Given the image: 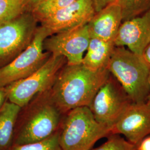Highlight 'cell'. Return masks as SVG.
Masks as SVG:
<instances>
[{
  "instance_id": "obj_26",
  "label": "cell",
  "mask_w": 150,
  "mask_h": 150,
  "mask_svg": "<svg viewBox=\"0 0 150 150\" xmlns=\"http://www.w3.org/2000/svg\"><path fill=\"white\" fill-rule=\"evenodd\" d=\"M149 87H150V90H149V95H148V97H147V101L146 103L149 105L150 106V78H149Z\"/></svg>"
},
{
  "instance_id": "obj_15",
  "label": "cell",
  "mask_w": 150,
  "mask_h": 150,
  "mask_svg": "<svg viewBox=\"0 0 150 150\" xmlns=\"http://www.w3.org/2000/svg\"><path fill=\"white\" fill-rule=\"evenodd\" d=\"M21 109L7 100L0 108V150H9L11 148L16 120Z\"/></svg>"
},
{
  "instance_id": "obj_25",
  "label": "cell",
  "mask_w": 150,
  "mask_h": 150,
  "mask_svg": "<svg viewBox=\"0 0 150 150\" xmlns=\"http://www.w3.org/2000/svg\"><path fill=\"white\" fill-rule=\"evenodd\" d=\"M142 57L150 65V43L145 48L142 54Z\"/></svg>"
},
{
  "instance_id": "obj_19",
  "label": "cell",
  "mask_w": 150,
  "mask_h": 150,
  "mask_svg": "<svg viewBox=\"0 0 150 150\" xmlns=\"http://www.w3.org/2000/svg\"><path fill=\"white\" fill-rule=\"evenodd\" d=\"M25 12L24 0H0V23L13 20Z\"/></svg>"
},
{
  "instance_id": "obj_13",
  "label": "cell",
  "mask_w": 150,
  "mask_h": 150,
  "mask_svg": "<svg viewBox=\"0 0 150 150\" xmlns=\"http://www.w3.org/2000/svg\"><path fill=\"white\" fill-rule=\"evenodd\" d=\"M123 22L120 7L114 2L96 12L87 23L90 36L112 42Z\"/></svg>"
},
{
  "instance_id": "obj_18",
  "label": "cell",
  "mask_w": 150,
  "mask_h": 150,
  "mask_svg": "<svg viewBox=\"0 0 150 150\" xmlns=\"http://www.w3.org/2000/svg\"><path fill=\"white\" fill-rule=\"evenodd\" d=\"M59 130L45 139L21 145H12L9 150H62L60 146Z\"/></svg>"
},
{
  "instance_id": "obj_6",
  "label": "cell",
  "mask_w": 150,
  "mask_h": 150,
  "mask_svg": "<svg viewBox=\"0 0 150 150\" xmlns=\"http://www.w3.org/2000/svg\"><path fill=\"white\" fill-rule=\"evenodd\" d=\"M51 36L42 26H38L31 43L15 59L0 68V87H5L11 83L23 79L40 69L51 54L45 51L43 42Z\"/></svg>"
},
{
  "instance_id": "obj_14",
  "label": "cell",
  "mask_w": 150,
  "mask_h": 150,
  "mask_svg": "<svg viewBox=\"0 0 150 150\" xmlns=\"http://www.w3.org/2000/svg\"><path fill=\"white\" fill-rule=\"evenodd\" d=\"M115 47L114 42L91 37L81 64L92 71L107 69Z\"/></svg>"
},
{
  "instance_id": "obj_12",
  "label": "cell",
  "mask_w": 150,
  "mask_h": 150,
  "mask_svg": "<svg viewBox=\"0 0 150 150\" xmlns=\"http://www.w3.org/2000/svg\"><path fill=\"white\" fill-rule=\"evenodd\" d=\"M150 43V10L122 22L114 41L115 46L127 47L140 56Z\"/></svg>"
},
{
  "instance_id": "obj_1",
  "label": "cell",
  "mask_w": 150,
  "mask_h": 150,
  "mask_svg": "<svg viewBox=\"0 0 150 150\" xmlns=\"http://www.w3.org/2000/svg\"><path fill=\"white\" fill-rule=\"evenodd\" d=\"M110 75L107 69L92 71L82 64H66L51 88L54 101L64 115L76 107H88Z\"/></svg>"
},
{
  "instance_id": "obj_22",
  "label": "cell",
  "mask_w": 150,
  "mask_h": 150,
  "mask_svg": "<svg viewBox=\"0 0 150 150\" xmlns=\"http://www.w3.org/2000/svg\"><path fill=\"white\" fill-rule=\"evenodd\" d=\"M136 150H150V134L145 137L136 146Z\"/></svg>"
},
{
  "instance_id": "obj_24",
  "label": "cell",
  "mask_w": 150,
  "mask_h": 150,
  "mask_svg": "<svg viewBox=\"0 0 150 150\" xmlns=\"http://www.w3.org/2000/svg\"><path fill=\"white\" fill-rule=\"evenodd\" d=\"M7 100V95L5 87H0V108Z\"/></svg>"
},
{
  "instance_id": "obj_7",
  "label": "cell",
  "mask_w": 150,
  "mask_h": 150,
  "mask_svg": "<svg viewBox=\"0 0 150 150\" xmlns=\"http://www.w3.org/2000/svg\"><path fill=\"white\" fill-rule=\"evenodd\" d=\"M38 23L31 12L0 23V68L11 62L28 46Z\"/></svg>"
},
{
  "instance_id": "obj_23",
  "label": "cell",
  "mask_w": 150,
  "mask_h": 150,
  "mask_svg": "<svg viewBox=\"0 0 150 150\" xmlns=\"http://www.w3.org/2000/svg\"><path fill=\"white\" fill-rule=\"evenodd\" d=\"M41 0H24L25 10L26 12H31L34 6Z\"/></svg>"
},
{
  "instance_id": "obj_20",
  "label": "cell",
  "mask_w": 150,
  "mask_h": 150,
  "mask_svg": "<svg viewBox=\"0 0 150 150\" xmlns=\"http://www.w3.org/2000/svg\"><path fill=\"white\" fill-rule=\"evenodd\" d=\"M108 137L106 142L90 150H136L135 145L120 137L118 134H110Z\"/></svg>"
},
{
  "instance_id": "obj_16",
  "label": "cell",
  "mask_w": 150,
  "mask_h": 150,
  "mask_svg": "<svg viewBox=\"0 0 150 150\" xmlns=\"http://www.w3.org/2000/svg\"><path fill=\"white\" fill-rule=\"evenodd\" d=\"M76 0H41L31 11L35 19L40 22L54 12L70 5Z\"/></svg>"
},
{
  "instance_id": "obj_10",
  "label": "cell",
  "mask_w": 150,
  "mask_h": 150,
  "mask_svg": "<svg viewBox=\"0 0 150 150\" xmlns=\"http://www.w3.org/2000/svg\"><path fill=\"white\" fill-rule=\"evenodd\" d=\"M121 134L136 146L150 134V106L146 102L131 103L110 130V134Z\"/></svg>"
},
{
  "instance_id": "obj_11",
  "label": "cell",
  "mask_w": 150,
  "mask_h": 150,
  "mask_svg": "<svg viewBox=\"0 0 150 150\" xmlns=\"http://www.w3.org/2000/svg\"><path fill=\"white\" fill-rule=\"evenodd\" d=\"M96 13L92 0H76L45 17L40 23L51 35L87 24Z\"/></svg>"
},
{
  "instance_id": "obj_9",
  "label": "cell",
  "mask_w": 150,
  "mask_h": 150,
  "mask_svg": "<svg viewBox=\"0 0 150 150\" xmlns=\"http://www.w3.org/2000/svg\"><path fill=\"white\" fill-rule=\"evenodd\" d=\"M90 38L87 24L82 25L48 36L44 41L43 49L51 54L64 56L67 64H80Z\"/></svg>"
},
{
  "instance_id": "obj_5",
  "label": "cell",
  "mask_w": 150,
  "mask_h": 150,
  "mask_svg": "<svg viewBox=\"0 0 150 150\" xmlns=\"http://www.w3.org/2000/svg\"><path fill=\"white\" fill-rule=\"evenodd\" d=\"M66 64L64 56L51 54L34 73L5 87L7 100L21 108L25 106L37 95L52 88L59 71Z\"/></svg>"
},
{
  "instance_id": "obj_21",
  "label": "cell",
  "mask_w": 150,
  "mask_h": 150,
  "mask_svg": "<svg viewBox=\"0 0 150 150\" xmlns=\"http://www.w3.org/2000/svg\"><path fill=\"white\" fill-rule=\"evenodd\" d=\"M96 12L101 10L116 1V0H92Z\"/></svg>"
},
{
  "instance_id": "obj_3",
  "label": "cell",
  "mask_w": 150,
  "mask_h": 150,
  "mask_svg": "<svg viewBox=\"0 0 150 150\" xmlns=\"http://www.w3.org/2000/svg\"><path fill=\"white\" fill-rule=\"evenodd\" d=\"M132 102H146L149 93L150 65L125 47L113 50L107 66Z\"/></svg>"
},
{
  "instance_id": "obj_17",
  "label": "cell",
  "mask_w": 150,
  "mask_h": 150,
  "mask_svg": "<svg viewBox=\"0 0 150 150\" xmlns=\"http://www.w3.org/2000/svg\"><path fill=\"white\" fill-rule=\"evenodd\" d=\"M115 2L121 9L123 21L150 10V0H116Z\"/></svg>"
},
{
  "instance_id": "obj_2",
  "label": "cell",
  "mask_w": 150,
  "mask_h": 150,
  "mask_svg": "<svg viewBox=\"0 0 150 150\" xmlns=\"http://www.w3.org/2000/svg\"><path fill=\"white\" fill-rule=\"evenodd\" d=\"M64 115L54 101L51 89L38 94L18 113L12 145L27 144L48 137L59 129Z\"/></svg>"
},
{
  "instance_id": "obj_4",
  "label": "cell",
  "mask_w": 150,
  "mask_h": 150,
  "mask_svg": "<svg viewBox=\"0 0 150 150\" xmlns=\"http://www.w3.org/2000/svg\"><path fill=\"white\" fill-rule=\"evenodd\" d=\"M58 130L62 150H90L98 139L110 135V129L97 122L88 106L66 113Z\"/></svg>"
},
{
  "instance_id": "obj_8",
  "label": "cell",
  "mask_w": 150,
  "mask_h": 150,
  "mask_svg": "<svg viewBox=\"0 0 150 150\" xmlns=\"http://www.w3.org/2000/svg\"><path fill=\"white\" fill-rule=\"evenodd\" d=\"M132 102L120 83L111 74L97 91L88 107L97 122L110 131Z\"/></svg>"
}]
</instances>
